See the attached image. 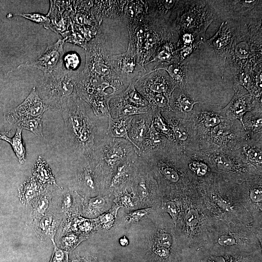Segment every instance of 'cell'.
<instances>
[{
  "mask_svg": "<svg viewBox=\"0 0 262 262\" xmlns=\"http://www.w3.org/2000/svg\"><path fill=\"white\" fill-rule=\"evenodd\" d=\"M246 135L239 120H230L226 118L209 131L197 136L199 151L204 153L216 151L230 152Z\"/></svg>",
  "mask_w": 262,
  "mask_h": 262,
  "instance_id": "5",
  "label": "cell"
},
{
  "mask_svg": "<svg viewBox=\"0 0 262 262\" xmlns=\"http://www.w3.org/2000/svg\"><path fill=\"white\" fill-rule=\"evenodd\" d=\"M183 2V0H147V16L151 21L176 31L175 21Z\"/></svg>",
  "mask_w": 262,
  "mask_h": 262,
  "instance_id": "9",
  "label": "cell"
},
{
  "mask_svg": "<svg viewBox=\"0 0 262 262\" xmlns=\"http://www.w3.org/2000/svg\"><path fill=\"white\" fill-rule=\"evenodd\" d=\"M49 110L39 97L35 86L24 100L18 106L7 112L5 120L15 126L20 120L28 118L42 117L44 113Z\"/></svg>",
  "mask_w": 262,
  "mask_h": 262,
  "instance_id": "11",
  "label": "cell"
},
{
  "mask_svg": "<svg viewBox=\"0 0 262 262\" xmlns=\"http://www.w3.org/2000/svg\"><path fill=\"white\" fill-rule=\"evenodd\" d=\"M133 80L135 89L141 95L146 93H163L170 98L175 89L168 73L164 70L149 71Z\"/></svg>",
  "mask_w": 262,
  "mask_h": 262,
  "instance_id": "12",
  "label": "cell"
},
{
  "mask_svg": "<svg viewBox=\"0 0 262 262\" xmlns=\"http://www.w3.org/2000/svg\"><path fill=\"white\" fill-rule=\"evenodd\" d=\"M131 116L117 119H114L109 116L106 135L111 137L124 139L132 144L128 132Z\"/></svg>",
  "mask_w": 262,
  "mask_h": 262,
  "instance_id": "31",
  "label": "cell"
},
{
  "mask_svg": "<svg viewBox=\"0 0 262 262\" xmlns=\"http://www.w3.org/2000/svg\"><path fill=\"white\" fill-rule=\"evenodd\" d=\"M170 143L171 142L155 129L151 123L140 148V155L161 150Z\"/></svg>",
  "mask_w": 262,
  "mask_h": 262,
  "instance_id": "29",
  "label": "cell"
},
{
  "mask_svg": "<svg viewBox=\"0 0 262 262\" xmlns=\"http://www.w3.org/2000/svg\"><path fill=\"white\" fill-rule=\"evenodd\" d=\"M115 218V210L109 211L100 215L98 221L104 229L111 228L114 224Z\"/></svg>",
  "mask_w": 262,
  "mask_h": 262,
  "instance_id": "42",
  "label": "cell"
},
{
  "mask_svg": "<svg viewBox=\"0 0 262 262\" xmlns=\"http://www.w3.org/2000/svg\"><path fill=\"white\" fill-rule=\"evenodd\" d=\"M127 1L124 8V13L128 20L140 18L147 14L146 1Z\"/></svg>",
  "mask_w": 262,
  "mask_h": 262,
  "instance_id": "37",
  "label": "cell"
},
{
  "mask_svg": "<svg viewBox=\"0 0 262 262\" xmlns=\"http://www.w3.org/2000/svg\"><path fill=\"white\" fill-rule=\"evenodd\" d=\"M250 196L253 200H261L262 190L260 188H253L250 191Z\"/></svg>",
  "mask_w": 262,
  "mask_h": 262,
  "instance_id": "47",
  "label": "cell"
},
{
  "mask_svg": "<svg viewBox=\"0 0 262 262\" xmlns=\"http://www.w3.org/2000/svg\"><path fill=\"white\" fill-rule=\"evenodd\" d=\"M70 262H85V261L83 259L75 258L73 259Z\"/></svg>",
  "mask_w": 262,
  "mask_h": 262,
  "instance_id": "51",
  "label": "cell"
},
{
  "mask_svg": "<svg viewBox=\"0 0 262 262\" xmlns=\"http://www.w3.org/2000/svg\"><path fill=\"white\" fill-rule=\"evenodd\" d=\"M80 59L75 53H70L63 57V64L65 68L69 70H76L79 66Z\"/></svg>",
  "mask_w": 262,
  "mask_h": 262,
  "instance_id": "43",
  "label": "cell"
},
{
  "mask_svg": "<svg viewBox=\"0 0 262 262\" xmlns=\"http://www.w3.org/2000/svg\"><path fill=\"white\" fill-rule=\"evenodd\" d=\"M15 15L22 16L40 25L43 26L47 29L49 28L50 21L47 15L36 13H18Z\"/></svg>",
  "mask_w": 262,
  "mask_h": 262,
  "instance_id": "41",
  "label": "cell"
},
{
  "mask_svg": "<svg viewBox=\"0 0 262 262\" xmlns=\"http://www.w3.org/2000/svg\"><path fill=\"white\" fill-rule=\"evenodd\" d=\"M159 240L164 246H168L170 245L171 239L169 236L166 234H161Z\"/></svg>",
  "mask_w": 262,
  "mask_h": 262,
  "instance_id": "48",
  "label": "cell"
},
{
  "mask_svg": "<svg viewBox=\"0 0 262 262\" xmlns=\"http://www.w3.org/2000/svg\"><path fill=\"white\" fill-rule=\"evenodd\" d=\"M109 58L114 71L128 84L132 80L147 72L144 66L139 63L135 50L130 47L125 52L109 55Z\"/></svg>",
  "mask_w": 262,
  "mask_h": 262,
  "instance_id": "10",
  "label": "cell"
},
{
  "mask_svg": "<svg viewBox=\"0 0 262 262\" xmlns=\"http://www.w3.org/2000/svg\"><path fill=\"white\" fill-rule=\"evenodd\" d=\"M203 102L195 100L186 90L179 88L174 90L169 99L172 111L178 117L186 120L191 118L195 105Z\"/></svg>",
  "mask_w": 262,
  "mask_h": 262,
  "instance_id": "21",
  "label": "cell"
},
{
  "mask_svg": "<svg viewBox=\"0 0 262 262\" xmlns=\"http://www.w3.org/2000/svg\"><path fill=\"white\" fill-rule=\"evenodd\" d=\"M202 153L207 158L211 167L220 171L236 173L251 168L231 152L216 151Z\"/></svg>",
  "mask_w": 262,
  "mask_h": 262,
  "instance_id": "19",
  "label": "cell"
},
{
  "mask_svg": "<svg viewBox=\"0 0 262 262\" xmlns=\"http://www.w3.org/2000/svg\"><path fill=\"white\" fill-rule=\"evenodd\" d=\"M225 64L229 66L233 76L242 69H254L262 64L261 20L258 23H245L237 27Z\"/></svg>",
  "mask_w": 262,
  "mask_h": 262,
  "instance_id": "2",
  "label": "cell"
},
{
  "mask_svg": "<svg viewBox=\"0 0 262 262\" xmlns=\"http://www.w3.org/2000/svg\"><path fill=\"white\" fill-rule=\"evenodd\" d=\"M171 130L176 145L186 154L199 151V142L192 118L184 120L178 117L172 111L161 112Z\"/></svg>",
  "mask_w": 262,
  "mask_h": 262,
  "instance_id": "8",
  "label": "cell"
},
{
  "mask_svg": "<svg viewBox=\"0 0 262 262\" xmlns=\"http://www.w3.org/2000/svg\"><path fill=\"white\" fill-rule=\"evenodd\" d=\"M237 28V26H233L228 21H224L216 33L207 40L209 45L216 53L222 79L226 61L231 49Z\"/></svg>",
  "mask_w": 262,
  "mask_h": 262,
  "instance_id": "15",
  "label": "cell"
},
{
  "mask_svg": "<svg viewBox=\"0 0 262 262\" xmlns=\"http://www.w3.org/2000/svg\"><path fill=\"white\" fill-rule=\"evenodd\" d=\"M250 167L261 171L262 141L250 138L247 135L230 151Z\"/></svg>",
  "mask_w": 262,
  "mask_h": 262,
  "instance_id": "17",
  "label": "cell"
},
{
  "mask_svg": "<svg viewBox=\"0 0 262 262\" xmlns=\"http://www.w3.org/2000/svg\"><path fill=\"white\" fill-rule=\"evenodd\" d=\"M47 185L41 184L33 177L26 180L18 190L21 202L25 205L30 204L44 191Z\"/></svg>",
  "mask_w": 262,
  "mask_h": 262,
  "instance_id": "30",
  "label": "cell"
},
{
  "mask_svg": "<svg viewBox=\"0 0 262 262\" xmlns=\"http://www.w3.org/2000/svg\"><path fill=\"white\" fill-rule=\"evenodd\" d=\"M54 250L49 262H68V252L59 248L53 244Z\"/></svg>",
  "mask_w": 262,
  "mask_h": 262,
  "instance_id": "45",
  "label": "cell"
},
{
  "mask_svg": "<svg viewBox=\"0 0 262 262\" xmlns=\"http://www.w3.org/2000/svg\"><path fill=\"white\" fill-rule=\"evenodd\" d=\"M119 243L121 246H126L129 244V240L126 236H123L120 239Z\"/></svg>",
  "mask_w": 262,
  "mask_h": 262,
  "instance_id": "50",
  "label": "cell"
},
{
  "mask_svg": "<svg viewBox=\"0 0 262 262\" xmlns=\"http://www.w3.org/2000/svg\"><path fill=\"white\" fill-rule=\"evenodd\" d=\"M191 118L198 136L220 124L226 117L221 105L203 102L195 105Z\"/></svg>",
  "mask_w": 262,
  "mask_h": 262,
  "instance_id": "13",
  "label": "cell"
},
{
  "mask_svg": "<svg viewBox=\"0 0 262 262\" xmlns=\"http://www.w3.org/2000/svg\"><path fill=\"white\" fill-rule=\"evenodd\" d=\"M60 112L73 152L85 158H92L106 135L108 117L97 116L78 94L70 98Z\"/></svg>",
  "mask_w": 262,
  "mask_h": 262,
  "instance_id": "1",
  "label": "cell"
},
{
  "mask_svg": "<svg viewBox=\"0 0 262 262\" xmlns=\"http://www.w3.org/2000/svg\"><path fill=\"white\" fill-rule=\"evenodd\" d=\"M54 185L48 184L44 191L30 203L31 206V216L33 219L39 217L49 212L53 198L56 191Z\"/></svg>",
  "mask_w": 262,
  "mask_h": 262,
  "instance_id": "28",
  "label": "cell"
},
{
  "mask_svg": "<svg viewBox=\"0 0 262 262\" xmlns=\"http://www.w3.org/2000/svg\"><path fill=\"white\" fill-rule=\"evenodd\" d=\"M107 200V196H103L101 195L92 198H82V204L83 214L88 217L98 215L104 211Z\"/></svg>",
  "mask_w": 262,
  "mask_h": 262,
  "instance_id": "33",
  "label": "cell"
},
{
  "mask_svg": "<svg viewBox=\"0 0 262 262\" xmlns=\"http://www.w3.org/2000/svg\"><path fill=\"white\" fill-rule=\"evenodd\" d=\"M120 94L126 101L136 107L150 106L148 101L135 89L133 80L131 82L127 88Z\"/></svg>",
  "mask_w": 262,
  "mask_h": 262,
  "instance_id": "34",
  "label": "cell"
},
{
  "mask_svg": "<svg viewBox=\"0 0 262 262\" xmlns=\"http://www.w3.org/2000/svg\"><path fill=\"white\" fill-rule=\"evenodd\" d=\"M235 94L230 102L224 108L222 111L226 118L230 120H238L243 124V118L245 114L253 109L262 102L257 101L254 97L243 86L233 87Z\"/></svg>",
  "mask_w": 262,
  "mask_h": 262,
  "instance_id": "16",
  "label": "cell"
},
{
  "mask_svg": "<svg viewBox=\"0 0 262 262\" xmlns=\"http://www.w3.org/2000/svg\"><path fill=\"white\" fill-rule=\"evenodd\" d=\"M16 132L12 138H10L8 143L20 164H23L26 160V151L25 143L22 136V129L15 127Z\"/></svg>",
  "mask_w": 262,
  "mask_h": 262,
  "instance_id": "36",
  "label": "cell"
},
{
  "mask_svg": "<svg viewBox=\"0 0 262 262\" xmlns=\"http://www.w3.org/2000/svg\"><path fill=\"white\" fill-rule=\"evenodd\" d=\"M9 133V131H0V139H2L6 142H8L10 138L7 135Z\"/></svg>",
  "mask_w": 262,
  "mask_h": 262,
  "instance_id": "49",
  "label": "cell"
},
{
  "mask_svg": "<svg viewBox=\"0 0 262 262\" xmlns=\"http://www.w3.org/2000/svg\"><path fill=\"white\" fill-rule=\"evenodd\" d=\"M136 153L140 155L139 149L129 141L106 135L96 150L93 158L98 160L111 175L117 164Z\"/></svg>",
  "mask_w": 262,
  "mask_h": 262,
  "instance_id": "7",
  "label": "cell"
},
{
  "mask_svg": "<svg viewBox=\"0 0 262 262\" xmlns=\"http://www.w3.org/2000/svg\"><path fill=\"white\" fill-rule=\"evenodd\" d=\"M216 13L213 1L183 0L175 21L178 33H190L204 41L206 31Z\"/></svg>",
  "mask_w": 262,
  "mask_h": 262,
  "instance_id": "4",
  "label": "cell"
},
{
  "mask_svg": "<svg viewBox=\"0 0 262 262\" xmlns=\"http://www.w3.org/2000/svg\"><path fill=\"white\" fill-rule=\"evenodd\" d=\"M153 113L152 112L131 116L128 129V135L132 144L139 150L151 124Z\"/></svg>",
  "mask_w": 262,
  "mask_h": 262,
  "instance_id": "23",
  "label": "cell"
},
{
  "mask_svg": "<svg viewBox=\"0 0 262 262\" xmlns=\"http://www.w3.org/2000/svg\"><path fill=\"white\" fill-rule=\"evenodd\" d=\"M86 239L85 236H82L77 232H64L59 237L58 240V246L59 248L69 251L73 250L82 241Z\"/></svg>",
  "mask_w": 262,
  "mask_h": 262,
  "instance_id": "35",
  "label": "cell"
},
{
  "mask_svg": "<svg viewBox=\"0 0 262 262\" xmlns=\"http://www.w3.org/2000/svg\"><path fill=\"white\" fill-rule=\"evenodd\" d=\"M67 38L59 39L49 45L44 52L32 61H28L18 66L16 69L33 67L42 70L44 74L56 69L63 64L64 44Z\"/></svg>",
  "mask_w": 262,
  "mask_h": 262,
  "instance_id": "14",
  "label": "cell"
},
{
  "mask_svg": "<svg viewBox=\"0 0 262 262\" xmlns=\"http://www.w3.org/2000/svg\"><path fill=\"white\" fill-rule=\"evenodd\" d=\"M261 2V0H218L213 1V4L216 13L224 18L240 19L242 17L248 18L252 10Z\"/></svg>",
  "mask_w": 262,
  "mask_h": 262,
  "instance_id": "18",
  "label": "cell"
},
{
  "mask_svg": "<svg viewBox=\"0 0 262 262\" xmlns=\"http://www.w3.org/2000/svg\"><path fill=\"white\" fill-rule=\"evenodd\" d=\"M116 197L115 200L119 206H122L127 208H131L134 206V192L132 190L129 193L126 186L121 189V190L116 191Z\"/></svg>",
  "mask_w": 262,
  "mask_h": 262,
  "instance_id": "40",
  "label": "cell"
},
{
  "mask_svg": "<svg viewBox=\"0 0 262 262\" xmlns=\"http://www.w3.org/2000/svg\"><path fill=\"white\" fill-rule=\"evenodd\" d=\"M105 38L98 29L96 35L83 48L85 51V64L81 73L101 77L111 82L128 86L114 71L105 47Z\"/></svg>",
  "mask_w": 262,
  "mask_h": 262,
  "instance_id": "6",
  "label": "cell"
},
{
  "mask_svg": "<svg viewBox=\"0 0 262 262\" xmlns=\"http://www.w3.org/2000/svg\"><path fill=\"white\" fill-rule=\"evenodd\" d=\"M151 123L158 132L165 136L170 142L176 144L173 133L159 110L154 112Z\"/></svg>",
  "mask_w": 262,
  "mask_h": 262,
  "instance_id": "38",
  "label": "cell"
},
{
  "mask_svg": "<svg viewBox=\"0 0 262 262\" xmlns=\"http://www.w3.org/2000/svg\"><path fill=\"white\" fill-rule=\"evenodd\" d=\"M189 62L186 60L171 64H160L154 66L151 71L164 70L169 76L175 88L186 90Z\"/></svg>",
  "mask_w": 262,
  "mask_h": 262,
  "instance_id": "26",
  "label": "cell"
},
{
  "mask_svg": "<svg viewBox=\"0 0 262 262\" xmlns=\"http://www.w3.org/2000/svg\"><path fill=\"white\" fill-rule=\"evenodd\" d=\"M15 127L28 130L38 137H43L42 117L23 119L18 122Z\"/></svg>",
  "mask_w": 262,
  "mask_h": 262,
  "instance_id": "39",
  "label": "cell"
},
{
  "mask_svg": "<svg viewBox=\"0 0 262 262\" xmlns=\"http://www.w3.org/2000/svg\"><path fill=\"white\" fill-rule=\"evenodd\" d=\"M262 104H257L253 110L246 113L243 117V127L250 138L262 140Z\"/></svg>",
  "mask_w": 262,
  "mask_h": 262,
  "instance_id": "27",
  "label": "cell"
},
{
  "mask_svg": "<svg viewBox=\"0 0 262 262\" xmlns=\"http://www.w3.org/2000/svg\"><path fill=\"white\" fill-rule=\"evenodd\" d=\"M109 109L110 116L114 119L153 112L151 106L138 107L130 104L122 98L120 94L110 99Z\"/></svg>",
  "mask_w": 262,
  "mask_h": 262,
  "instance_id": "24",
  "label": "cell"
},
{
  "mask_svg": "<svg viewBox=\"0 0 262 262\" xmlns=\"http://www.w3.org/2000/svg\"><path fill=\"white\" fill-rule=\"evenodd\" d=\"M179 37H173L165 40L160 46L153 58L144 67L151 71L155 66L159 64H171L179 62L177 53V42Z\"/></svg>",
  "mask_w": 262,
  "mask_h": 262,
  "instance_id": "25",
  "label": "cell"
},
{
  "mask_svg": "<svg viewBox=\"0 0 262 262\" xmlns=\"http://www.w3.org/2000/svg\"><path fill=\"white\" fill-rule=\"evenodd\" d=\"M53 197L52 211L58 215H63L65 218L77 212V201L82 199L75 190L60 187L56 189Z\"/></svg>",
  "mask_w": 262,
  "mask_h": 262,
  "instance_id": "20",
  "label": "cell"
},
{
  "mask_svg": "<svg viewBox=\"0 0 262 262\" xmlns=\"http://www.w3.org/2000/svg\"><path fill=\"white\" fill-rule=\"evenodd\" d=\"M80 74L77 70L66 69L63 64L52 72L44 74L35 87L49 110L60 111L70 98L78 95L77 87Z\"/></svg>",
  "mask_w": 262,
  "mask_h": 262,
  "instance_id": "3",
  "label": "cell"
},
{
  "mask_svg": "<svg viewBox=\"0 0 262 262\" xmlns=\"http://www.w3.org/2000/svg\"><path fill=\"white\" fill-rule=\"evenodd\" d=\"M163 209L164 211L169 213L172 217L176 220L178 213V210L175 204L172 201H167L163 204Z\"/></svg>",
  "mask_w": 262,
  "mask_h": 262,
  "instance_id": "46",
  "label": "cell"
},
{
  "mask_svg": "<svg viewBox=\"0 0 262 262\" xmlns=\"http://www.w3.org/2000/svg\"><path fill=\"white\" fill-rule=\"evenodd\" d=\"M32 174L33 177L43 185L58 186L48 164L41 156H39L36 160L32 170Z\"/></svg>",
  "mask_w": 262,
  "mask_h": 262,
  "instance_id": "32",
  "label": "cell"
},
{
  "mask_svg": "<svg viewBox=\"0 0 262 262\" xmlns=\"http://www.w3.org/2000/svg\"><path fill=\"white\" fill-rule=\"evenodd\" d=\"M60 216L52 210L32 221V226L37 236L41 241L50 240L55 243L54 236L61 223Z\"/></svg>",
  "mask_w": 262,
  "mask_h": 262,
  "instance_id": "22",
  "label": "cell"
},
{
  "mask_svg": "<svg viewBox=\"0 0 262 262\" xmlns=\"http://www.w3.org/2000/svg\"><path fill=\"white\" fill-rule=\"evenodd\" d=\"M149 212V209H142L129 212L127 214L126 221L128 223L138 222L147 216Z\"/></svg>",
  "mask_w": 262,
  "mask_h": 262,
  "instance_id": "44",
  "label": "cell"
}]
</instances>
